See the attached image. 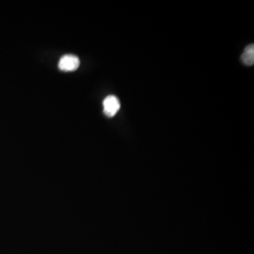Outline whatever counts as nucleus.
I'll use <instances>...</instances> for the list:
<instances>
[{"label": "nucleus", "instance_id": "nucleus-2", "mask_svg": "<svg viewBox=\"0 0 254 254\" xmlns=\"http://www.w3.org/2000/svg\"><path fill=\"white\" fill-rule=\"evenodd\" d=\"M103 107H104V113L109 117H114L119 110L121 109V104L118 98L114 95H109L104 102H103Z\"/></svg>", "mask_w": 254, "mask_h": 254}, {"label": "nucleus", "instance_id": "nucleus-1", "mask_svg": "<svg viewBox=\"0 0 254 254\" xmlns=\"http://www.w3.org/2000/svg\"><path fill=\"white\" fill-rule=\"evenodd\" d=\"M80 65V61L78 57L73 55H65L60 62H59V68L64 72H73L75 71Z\"/></svg>", "mask_w": 254, "mask_h": 254}, {"label": "nucleus", "instance_id": "nucleus-3", "mask_svg": "<svg viewBox=\"0 0 254 254\" xmlns=\"http://www.w3.org/2000/svg\"><path fill=\"white\" fill-rule=\"evenodd\" d=\"M243 64L247 66H253L254 64V46L250 45L245 48L244 53L241 56Z\"/></svg>", "mask_w": 254, "mask_h": 254}]
</instances>
